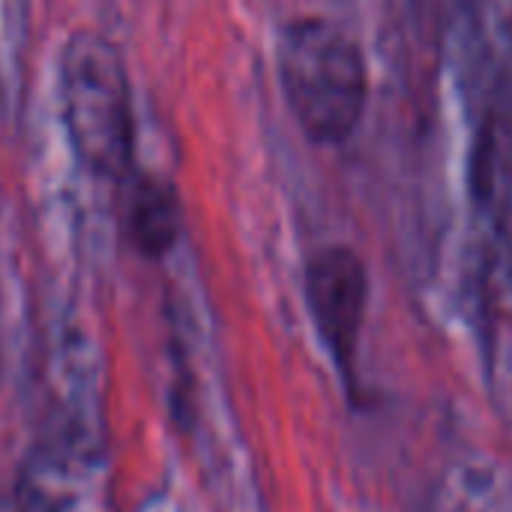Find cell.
Segmentation results:
<instances>
[{"label":"cell","instance_id":"1","mask_svg":"<svg viewBox=\"0 0 512 512\" xmlns=\"http://www.w3.org/2000/svg\"><path fill=\"white\" fill-rule=\"evenodd\" d=\"M60 114L75 159L117 189L138 168V123L123 51L96 30H75L57 63Z\"/></svg>","mask_w":512,"mask_h":512},{"label":"cell","instance_id":"2","mask_svg":"<svg viewBox=\"0 0 512 512\" xmlns=\"http://www.w3.org/2000/svg\"><path fill=\"white\" fill-rule=\"evenodd\" d=\"M285 102L312 144H345L369 102V66L357 39L330 18L306 15L282 27L276 45Z\"/></svg>","mask_w":512,"mask_h":512},{"label":"cell","instance_id":"3","mask_svg":"<svg viewBox=\"0 0 512 512\" xmlns=\"http://www.w3.org/2000/svg\"><path fill=\"white\" fill-rule=\"evenodd\" d=\"M306 300L330 357L342 369V378L354 384L369 300V273L363 258L348 246L318 249L306 264Z\"/></svg>","mask_w":512,"mask_h":512},{"label":"cell","instance_id":"4","mask_svg":"<svg viewBox=\"0 0 512 512\" xmlns=\"http://www.w3.org/2000/svg\"><path fill=\"white\" fill-rule=\"evenodd\" d=\"M120 225L144 258H165L183 234V204L165 177L138 171L120 186Z\"/></svg>","mask_w":512,"mask_h":512}]
</instances>
